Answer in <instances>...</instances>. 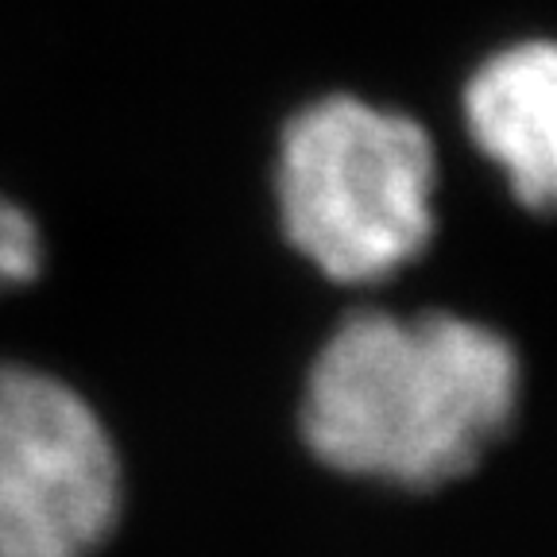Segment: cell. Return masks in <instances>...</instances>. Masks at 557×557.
Here are the masks:
<instances>
[{
	"label": "cell",
	"instance_id": "obj_1",
	"mask_svg": "<svg viewBox=\"0 0 557 557\" xmlns=\"http://www.w3.org/2000/svg\"><path fill=\"white\" fill-rule=\"evenodd\" d=\"M519 357L504 333L445 310H357L313 357L302 437L333 472L430 492L507 434Z\"/></svg>",
	"mask_w": 557,
	"mask_h": 557
},
{
	"label": "cell",
	"instance_id": "obj_2",
	"mask_svg": "<svg viewBox=\"0 0 557 557\" xmlns=\"http://www.w3.org/2000/svg\"><path fill=\"white\" fill-rule=\"evenodd\" d=\"M434 171L418 121L330 94L278 136L283 233L333 283H380L426 252Z\"/></svg>",
	"mask_w": 557,
	"mask_h": 557
},
{
	"label": "cell",
	"instance_id": "obj_3",
	"mask_svg": "<svg viewBox=\"0 0 557 557\" xmlns=\"http://www.w3.org/2000/svg\"><path fill=\"white\" fill-rule=\"evenodd\" d=\"M121 515V461L74 387L0 364V557H94Z\"/></svg>",
	"mask_w": 557,
	"mask_h": 557
},
{
	"label": "cell",
	"instance_id": "obj_4",
	"mask_svg": "<svg viewBox=\"0 0 557 557\" xmlns=\"http://www.w3.org/2000/svg\"><path fill=\"white\" fill-rule=\"evenodd\" d=\"M465 121L476 148L507 166L515 198L549 213L557 190L554 44L527 39L492 54L465 86Z\"/></svg>",
	"mask_w": 557,
	"mask_h": 557
},
{
	"label": "cell",
	"instance_id": "obj_5",
	"mask_svg": "<svg viewBox=\"0 0 557 557\" xmlns=\"http://www.w3.org/2000/svg\"><path fill=\"white\" fill-rule=\"evenodd\" d=\"M44 268V236L27 209L0 198V290L24 287Z\"/></svg>",
	"mask_w": 557,
	"mask_h": 557
}]
</instances>
